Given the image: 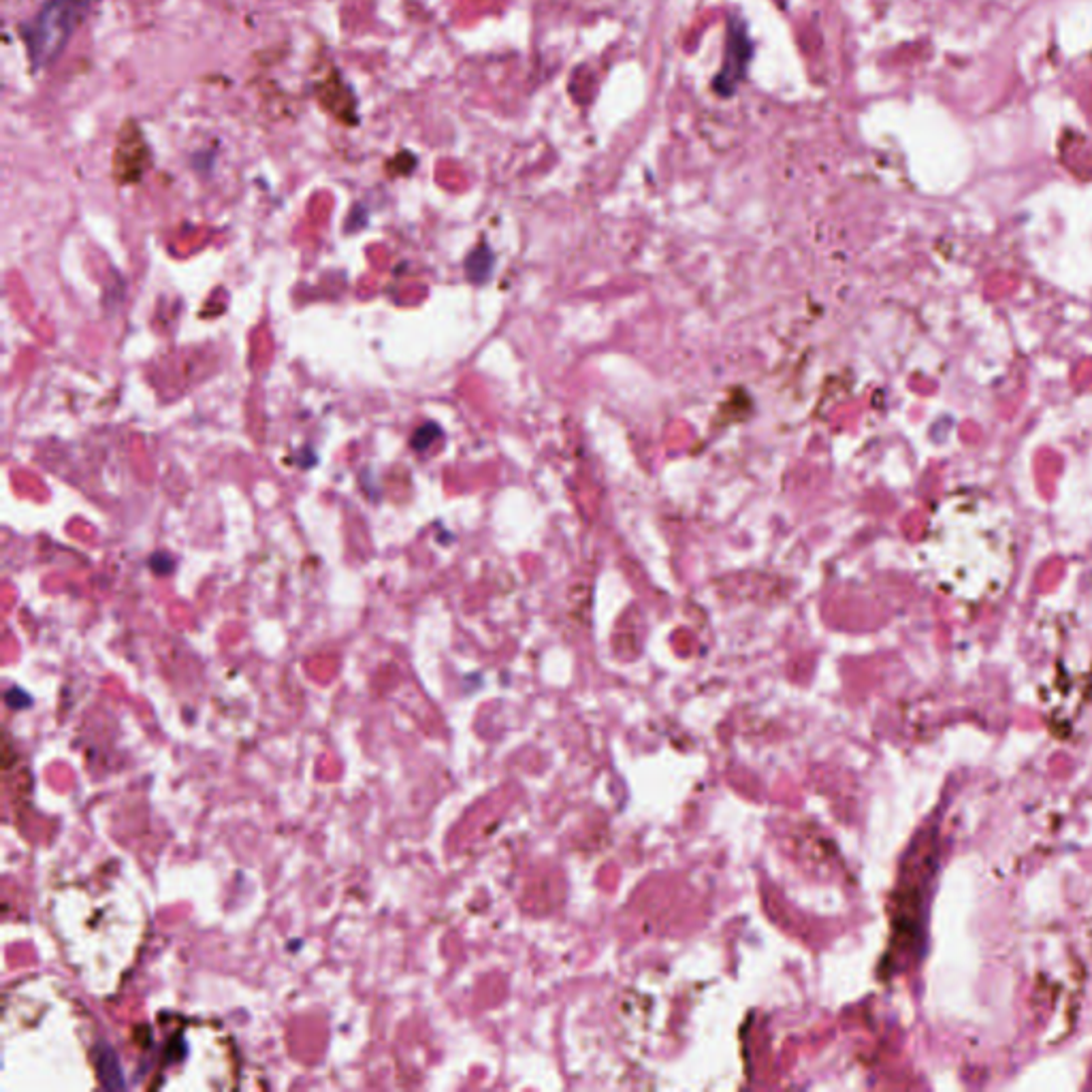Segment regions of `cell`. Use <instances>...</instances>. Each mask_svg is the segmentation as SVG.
<instances>
[{
    "mask_svg": "<svg viewBox=\"0 0 1092 1092\" xmlns=\"http://www.w3.org/2000/svg\"><path fill=\"white\" fill-rule=\"evenodd\" d=\"M935 564L954 594L988 596L1013 572L1018 542L1009 510L979 491L950 495L935 519Z\"/></svg>",
    "mask_w": 1092,
    "mask_h": 1092,
    "instance_id": "6da1fadb",
    "label": "cell"
},
{
    "mask_svg": "<svg viewBox=\"0 0 1092 1092\" xmlns=\"http://www.w3.org/2000/svg\"><path fill=\"white\" fill-rule=\"evenodd\" d=\"M82 9L80 0H50L48 7L30 24L24 37L28 41L30 56L35 58L39 67L50 63L65 48L67 39L82 20Z\"/></svg>",
    "mask_w": 1092,
    "mask_h": 1092,
    "instance_id": "7a4b0ae2",
    "label": "cell"
},
{
    "mask_svg": "<svg viewBox=\"0 0 1092 1092\" xmlns=\"http://www.w3.org/2000/svg\"><path fill=\"white\" fill-rule=\"evenodd\" d=\"M751 48L747 45V37L745 33H732L730 35V41H727V52H725V65H723V71H721V80L717 82V86L723 90L725 95L732 93V88L736 86V82L745 75V67H747V58L751 56L749 54Z\"/></svg>",
    "mask_w": 1092,
    "mask_h": 1092,
    "instance_id": "3957f363",
    "label": "cell"
},
{
    "mask_svg": "<svg viewBox=\"0 0 1092 1092\" xmlns=\"http://www.w3.org/2000/svg\"><path fill=\"white\" fill-rule=\"evenodd\" d=\"M97 1069H99V1075H101V1082L105 1088H125V1078H123V1067H120L118 1063V1056L116 1052L110 1048L108 1043H101L97 1048Z\"/></svg>",
    "mask_w": 1092,
    "mask_h": 1092,
    "instance_id": "277c9868",
    "label": "cell"
},
{
    "mask_svg": "<svg viewBox=\"0 0 1092 1092\" xmlns=\"http://www.w3.org/2000/svg\"><path fill=\"white\" fill-rule=\"evenodd\" d=\"M437 435H439V427H437V424H433V422L422 424V427L416 429V433L412 435V448H414V450H424V448H427V446L433 442V439H435Z\"/></svg>",
    "mask_w": 1092,
    "mask_h": 1092,
    "instance_id": "5b68a950",
    "label": "cell"
},
{
    "mask_svg": "<svg viewBox=\"0 0 1092 1092\" xmlns=\"http://www.w3.org/2000/svg\"><path fill=\"white\" fill-rule=\"evenodd\" d=\"M141 149H145V145H143V141H141V135H139V133H136V135H135V143H133V149H131V160H135V151H141ZM116 160H118V164H120V169H123V171H129V166H127V156H125V145H120V147H118V156H116Z\"/></svg>",
    "mask_w": 1092,
    "mask_h": 1092,
    "instance_id": "8992f818",
    "label": "cell"
},
{
    "mask_svg": "<svg viewBox=\"0 0 1092 1092\" xmlns=\"http://www.w3.org/2000/svg\"><path fill=\"white\" fill-rule=\"evenodd\" d=\"M149 566H151V568H154V572H158V574H166V572H171V568H173V561H171L169 557H164V555L160 553V555H154V557H151V561H149Z\"/></svg>",
    "mask_w": 1092,
    "mask_h": 1092,
    "instance_id": "52a82bcc",
    "label": "cell"
}]
</instances>
